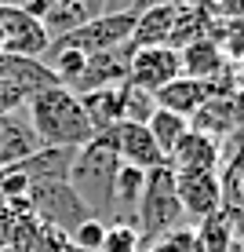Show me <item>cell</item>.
<instances>
[{"instance_id":"cell-1","label":"cell","mask_w":244,"mask_h":252,"mask_svg":"<svg viewBox=\"0 0 244 252\" xmlns=\"http://www.w3.org/2000/svg\"><path fill=\"white\" fill-rule=\"evenodd\" d=\"M26 114H29V125L44 146L81 150L84 143H91L99 135L91 128L88 114H84V106H81V95H73L62 84H51V88L37 92L26 102Z\"/></svg>"},{"instance_id":"cell-2","label":"cell","mask_w":244,"mask_h":252,"mask_svg":"<svg viewBox=\"0 0 244 252\" xmlns=\"http://www.w3.org/2000/svg\"><path fill=\"white\" fill-rule=\"evenodd\" d=\"M117 172H120V158L113 150L109 135L99 132L91 143H84L73 154V164H69V176H66L69 190L81 197L88 216H95L102 223H113V183H117Z\"/></svg>"},{"instance_id":"cell-3","label":"cell","mask_w":244,"mask_h":252,"mask_svg":"<svg viewBox=\"0 0 244 252\" xmlns=\"http://www.w3.org/2000/svg\"><path fill=\"white\" fill-rule=\"evenodd\" d=\"M132 227L138 230L142 245H150V241L164 238V234L186 227V212H182L179 194H175V172L168 164L146 172V187H142V197H138Z\"/></svg>"},{"instance_id":"cell-4","label":"cell","mask_w":244,"mask_h":252,"mask_svg":"<svg viewBox=\"0 0 244 252\" xmlns=\"http://www.w3.org/2000/svg\"><path fill=\"white\" fill-rule=\"evenodd\" d=\"M132 30H135L132 11H99V15H91L88 22H81L77 30L55 37L51 44L73 48V51H81V55H95V51H109V48L128 44V40H132Z\"/></svg>"},{"instance_id":"cell-5","label":"cell","mask_w":244,"mask_h":252,"mask_svg":"<svg viewBox=\"0 0 244 252\" xmlns=\"http://www.w3.org/2000/svg\"><path fill=\"white\" fill-rule=\"evenodd\" d=\"M26 201H29V212L37 216L40 227L55 230V234H69L77 223L88 220V208L81 205V197L69 190V183H37L26 190Z\"/></svg>"},{"instance_id":"cell-6","label":"cell","mask_w":244,"mask_h":252,"mask_svg":"<svg viewBox=\"0 0 244 252\" xmlns=\"http://www.w3.org/2000/svg\"><path fill=\"white\" fill-rule=\"evenodd\" d=\"M0 26H4V55H26V59H44L51 48L48 26L33 11L15 4H0Z\"/></svg>"},{"instance_id":"cell-7","label":"cell","mask_w":244,"mask_h":252,"mask_svg":"<svg viewBox=\"0 0 244 252\" xmlns=\"http://www.w3.org/2000/svg\"><path fill=\"white\" fill-rule=\"evenodd\" d=\"M175 194L190 227L222 208V176L219 172H175Z\"/></svg>"},{"instance_id":"cell-8","label":"cell","mask_w":244,"mask_h":252,"mask_svg":"<svg viewBox=\"0 0 244 252\" xmlns=\"http://www.w3.org/2000/svg\"><path fill=\"white\" fill-rule=\"evenodd\" d=\"M175 77H182V59H179L175 48H138V51H132V66H128V84L132 88L157 95Z\"/></svg>"},{"instance_id":"cell-9","label":"cell","mask_w":244,"mask_h":252,"mask_svg":"<svg viewBox=\"0 0 244 252\" xmlns=\"http://www.w3.org/2000/svg\"><path fill=\"white\" fill-rule=\"evenodd\" d=\"M109 143L117 150L120 164H132V168H142V172H153L161 164H168V158L161 154V146L153 143L150 128L146 125H135V121H120V125L109 128Z\"/></svg>"},{"instance_id":"cell-10","label":"cell","mask_w":244,"mask_h":252,"mask_svg":"<svg viewBox=\"0 0 244 252\" xmlns=\"http://www.w3.org/2000/svg\"><path fill=\"white\" fill-rule=\"evenodd\" d=\"M128 66H132V48L128 44L109 48V51H95L84 63L81 81L73 84V95L99 92V88H120V84H128Z\"/></svg>"},{"instance_id":"cell-11","label":"cell","mask_w":244,"mask_h":252,"mask_svg":"<svg viewBox=\"0 0 244 252\" xmlns=\"http://www.w3.org/2000/svg\"><path fill=\"white\" fill-rule=\"evenodd\" d=\"M37 150H44V143H40V135L33 132L26 106L0 117V168L22 164L26 158H33Z\"/></svg>"},{"instance_id":"cell-12","label":"cell","mask_w":244,"mask_h":252,"mask_svg":"<svg viewBox=\"0 0 244 252\" xmlns=\"http://www.w3.org/2000/svg\"><path fill=\"white\" fill-rule=\"evenodd\" d=\"M168 168L171 172H219L222 168V143H215L212 135L190 128L175 143V150L168 154Z\"/></svg>"},{"instance_id":"cell-13","label":"cell","mask_w":244,"mask_h":252,"mask_svg":"<svg viewBox=\"0 0 244 252\" xmlns=\"http://www.w3.org/2000/svg\"><path fill=\"white\" fill-rule=\"evenodd\" d=\"M0 81L11 84L15 92L22 95L26 102L33 99L37 92L58 84V77L51 73V66L44 59H26V55H0Z\"/></svg>"},{"instance_id":"cell-14","label":"cell","mask_w":244,"mask_h":252,"mask_svg":"<svg viewBox=\"0 0 244 252\" xmlns=\"http://www.w3.org/2000/svg\"><path fill=\"white\" fill-rule=\"evenodd\" d=\"M175 15H179V4H175V0H164V4L142 7V11L135 15V30H132L128 48H132V51H138V48H168Z\"/></svg>"},{"instance_id":"cell-15","label":"cell","mask_w":244,"mask_h":252,"mask_svg":"<svg viewBox=\"0 0 244 252\" xmlns=\"http://www.w3.org/2000/svg\"><path fill=\"white\" fill-rule=\"evenodd\" d=\"M179 59H182V77H193V81H204V84H215L219 77H226L233 69V63L219 51V44L212 37L186 44L179 51Z\"/></svg>"},{"instance_id":"cell-16","label":"cell","mask_w":244,"mask_h":252,"mask_svg":"<svg viewBox=\"0 0 244 252\" xmlns=\"http://www.w3.org/2000/svg\"><path fill=\"white\" fill-rule=\"evenodd\" d=\"M157 106L168 110V114H179V117H193L208 99H212V84L204 81H193V77H175L171 84H164L161 92L153 95Z\"/></svg>"},{"instance_id":"cell-17","label":"cell","mask_w":244,"mask_h":252,"mask_svg":"<svg viewBox=\"0 0 244 252\" xmlns=\"http://www.w3.org/2000/svg\"><path fill=\"white\" fill-rule=\"evenodd\" d=\"M73 154H77V150H62V146H44V150H37L33 158H26L22 164H11V168H19L22 176L29 179V187H37V183H62V179L69 176Z\"/></svg>"},{"instance_id":"cell-18","label":"cell","mask_w":244,"mask_h":252,"mask_svg":"<svg viewBox=\"0 0 244 252\" xmlns=\"http://www.w3.org/2000/svg\"><path fill=\"white\" fill-rule=\"evenodd\" d=\"M190 128L212 135L215 143H226L233 132H237V117H233V95H212L204 106L190 117Z\"/></svg>"},{"instance_id":"cell-19","label":"cell","mask_w":244,"mask_h":252,"mask_svg":"<svg viewBox=\"0 0 244 252\" xmlns=\"http://www.w3.org/2000/svg\"><path fill=\"white\" fill-rule=\"evenodd\" d=\"M81 106L88 114L95 132H109L113 125L124 121V84L120 88H99V92H84Z\"/></svg>"},{"instance_id":"cell-20","label":"cell","mask_w":244,"mask_h":252,"mask_svg":"<svg viewBox=\"0 0 244 252\" xmlns=\"http://www.w3.org/2000/svg\"><path fill=\"white\" fill-rule=\"evenodd\" d=\"M142 187H146V172L132 168V164H120L117 183H113V223H132L135 220Z\"/></svg>"},{"instance_id":"cell-21","label":"cell","mask_w":244,"mask_h":252,"mask_svg":"<svg viewBox=\"0 0 244 252\" xmlns=\"http://www.w3.org/2000/svg\"><path fill=\"white\" fill-rule=\"evenodd\" d=\"M146 128H150L153 143L161 146V154L168 158V154L175 150V143L190 132V121H186V117H179V114H168V110L157 106L153 114H150V121H146Z\"/></svg>"},{"instance_id":"cell-22","label":"cell","mask_w":244,"mask_h":252,"mask_svg":"<svg viewBox=\"0 0 244 252\" xmlns=\"http://www.w3.org/2000/svg\"><path fill=\"white\" fill-rule=\"evenodd\" d=\"M208 37L219 44V51L230 59V63H237V59L244 55V19H215L212 15Z\"/></svg>"},{"instance_id":"cell-23","label":"cell","mask_w":244,"mask_h":252,"mask_svg":"<svg viewBox=\"0 0 244 252\" xmlns=\"http://www.w3.org/2000/svg\"><path fill=\"white\" fill-rule=\"evenodd\" d=\"M142 252H200V234L197 227H179L171 234H164V238L150 241V245H142Z\"/></svg>"},{"instance_id":"cell-24","label":"cell","mask_w":244,"mask_h":252,"mask_svg":"<svg viewBox=\"0 0 244 252\" xmlns=\"http://www.w3.org/2000/svg\"><path fill=\"white\" fill-rule=\"evenodd\" d=\"M106 227H109V223L88 216L84 223H77V227L66 234V241H69L77 252H99V249H102V238H106Z\"/></svg>"},{"instance_id":"cell-25","label":"cell","mask_w":244,"mask_h":252,"mask_svg":"<svg viewBox=\"0 0 244 252\" xmlns=\"http://www.w3.org/2000/svg\"><path fill=\"white\" fill-rule=\"evenodd\" d=\"M99 252H142V238L132 223H109Z\"/></svg>"},{"instance_id":"cell-26","label":"cell","mask_w":244,"mask_h":252,"mask_svg":"<svg viewBox=\"0 0 244 252\" xmlns=\"http://www.w3.org/2000/svg\"><path fill=\"white\" fill-rule=\"evenodd\" d=\"M153 110H157V99L150 92H138V88H132V84H124V121L146 125Z\"/></svg>"},{"instance_id":"cell-27","label":"cell","mask_w":244,"mask_h":252,"mask_svg":"<svg viewBox=\"0 0 244 252\" xmlns=\"http://www.w3.org/2000/svg\"><path fill=\"white\" fill-rule=\"evenodd\" d=\"M22 106H26V99L11 88V84H4V81H0V117H4V114H11V110H22Z\"/></svg>"},{"instance_id":"cell-28","label":"cell","mask_w":244,"mask_h":252,"mask_svg":"<svg viewBox=\"0 0 244 252\" xmlns=\"http://www.w3.org/2000/svg\"><path fill=\"white\" fill-rule=\"evenodd\" d=\"M175 4H182V7H193V11H212V7H215V0H175Z\"/></svg>"},{"instance_id":"cell-29","label":"cell","mask_w":244,"mask_h":252,"mask_svg":"<svg viewBox=\"0 0 244 252\" xmlns=\"http://www.w3.org/2000/svg\"><path fill=\"white\" fill-rule=\"evenodd\" d=\"M233 73H237V84H241V88H244V55L237 59V63H233Z\"/></svg>"},{"instance_id":"cell-30","label":"cell","mask_w":244,"mask_h":252,"mask_svg":"<svg viewBox=\"0 0 244 252\" xmlns=\"http://www.w3.org/2000/svg\"><path fill=\"white\" fill-rule=\"evenodd\" d=\"M88 7H91V15H99L102 7H106V0H88Z\"/></svg>"},{"instance_id":"cell-31","label":"cell","mask_w":244,"mask_h":252,"mask_svg":"<svg viewBox=\"0 0 244 252\" xmlns=\"http://www.w3.org/2000/svg\"><path fill=\"white\" fill-rule=\"evenodd\" d=\"M233 252H244V230L237 234V241H233Z\"/></svg>"},{"instance_id":"cell-32","label":"cell","mask_w":244,"mask_h":252,"mask_svg":"<svg viewBox=\"0 0 244 252\" xmlns=\"http://www.w3.org/2000/svg\"><path fill=\"white\" fill-rule=\"evenodd\" d=\"M0 55H4V26H0Z\"/></svg>"},{"instance_id":"cell-33","label":"cell","mask_w":244,"mask_h":252,"mask_svg":"<svg viewBox=\"0 0 244 252\" xmlns=\"http://www.w3.org/2000/svg\"><path fill=\"white\" fill-rule=\"evenodd\" d=\"M0 252H19V249H0Z\"/></svg>"}]
</instances>
